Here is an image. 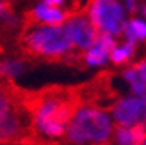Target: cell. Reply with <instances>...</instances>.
I'll list each match as a JSON object with an SVG mask.
<instances>
[{"label": "cell", "mask_w": 146, "mask_h": 145, "mask_svg": "<svg viewBox=\"0 0 146 145\" xmlns=\"http://www.w3.org/2000/svg\"><path fill=\"white\" fill-rule=\"evenodd\" d=\"M21 108L31 117L33 130L47 137L63 135L83 99L80 90L50 87L39 91H21Z\"/></svg>", "instance_id": "6da1fadb"}, {"label": "cell", "mask_w": 146, "mask_h": 145, "mask_svg": "<svg viewBox=\"0 0 146 145\" xmlns=\"http://www.w3.org/2000/svg\"><path fill=\"white\" fill-rule=\"evenodd\" d=\"M128 132H130L131 145H143L146 142V124L145 122H138V124L128 127Z\"/></svg>", "instance_id": "4fadbf2b"}, {"label": "cell", "mask_w": 146, "mask_h": 145, "mask_svg": "<svg viewBox=\"0 0 146 145\" xmlns=\"http://www.w3.org/2000/svg\"><path fill=\"white\" fill-rule=\"evenodd\" d=\"M115 139H117L119 145H131L128 127H120V126H119V127L115 129Z\"/></svg>", "instance_id": "9a60e30c"}, {"label": "cell", "mask_w": 146, "mask_h": 145, "mask_svg": "<svg viewBox=\"0 0 146 145\" xmlns=\"http://www.w3.org/2000/svg\"><path fill=\"white\" fill-rule=\"evenodd\" d=\"M112 122L104 111L83 104L76 109L67 126V139L72 144H104L110 139Z\"/></svg>", "instance_id": "3957f363"}, {"label": "cell", "mask_w": 146, "mask_h": 145, "mask_svg": "<svg viewBox=\"0 0 146 145\" xmlns=\"http://www.w3.org/2000/svg\"><path fill=\"white\" fill-rule=\"evenodd\" d=\"M115 122L120 127H131L146 116V96H128L117 101L112 108Z\"/></svg>", "instance_id": "8992f818"}, {"label": "cell", "mask_w": 146, "mask_h": 145, "mask_svg": "<svg viewBox=\"0 0 146 145\" xmlns=\"http://www.w3.org/2000/svg\"><path fill=\"white\" fill-rule=\"evenodd\" d=\"M107 57H109L107 52H104L98 46H93L88 49V52L83 56V59H84V62L89 64V65H102V64H106Z\"/></svg>", "instance_id": "7c38bea8"}, {"label": "cell", "mask_w": 146, "mask_h": 145, "mask_svg": "<svg viewBox=\"0 0 146 145\" xmlns=\"http://www.w3.org/2000/svg\"><path fill=\"white\" fill-rule=\"evenodd\" d=\"M143 13H145V16H146V7H145V10H143Z\"/></svg>", "instance_id": "d6986e66"}, {"label": "cell", "mask_w": 146, "mask_h": 145, "mask_svg": "<svg viewBox=\"0 0 146 145\" xmlns=\"http://www.w3.org/2000/svg\"><path fill=\"white\" fill-rule=\"evenodd\" d=\"M63 30L67 33L68 39L80 49H89L94 46L98 39V30L93 26V23L83 15H67Z\"/></svg>", "instance_id": "5b68a950"}, {"label": "cell", "mask_w": 146, "mask_h": 145, "mask_svg": "<svg viewBox=\"0 0 146 145\" xmlns=\"http://www.w3.org/2000/svg\"><path fill=\"white\" fill-rule=\"evenodd\" d=\"M23 70H25V64L21 62V60H16V59L0 62V75H3L7 78L16 77V75L23 73Z\"/></svg>", "instance_id": "8fae6325"}, {"label": "cell", "mask_w": 146, "mask_h": 145, "mask_svg": "<svg viewBox=\"0 0 146 145\" xmlns=\"http://www.w3.org/2000/svg\"><path fill=\"white\" fill-rule=\"evenodd\" d=\"M72 46L65 30L58 26H33L23 30L20 36V47L29 57L63 59L70 54Z\"/></svg>", "instance_id": "7a4b0ae2"}, {"label": "cell", "mask_w": 146, "mask_h": 145, "mask_svg": "<svg viewBox=\"0 0 146 145\" xmlns=\"http://www.w3.org/2000/svg\"><path fill=\"white\" fill-rule=\"evenodd\" d=\"M21 91L23 90L15 87L10 82V78L0 75V121L5 119L15 109L21 108Z\"/></svg>", "instance_id": "52a82bcc"}, {"label": "cell", "mask_w": 146, "mask_h": 145, "mask_svg": "<svg viewBox=\"0 0 146 145\" xmlns=\"http://www.w3.org/2000/svg\"><path fill=\"white\" fill-rule=\"evenodd\" d=\"M89 21L96 30L107 34H120L123 30V8L117 0H89Z\"/></svg>", "instance_id": "277c9868"}, {"label": "cell", "mask_w": 146, "mask_h": 145, "mask_svg": "<svg viewBox=\"0 0 146 145\" xmlns=\"http://www.w3.org/2000/svg\"><path fill=\"white\" fill-rule=\"evenodd\" d=\"M62 2H63V0H49V2H47V5H49V7H55V5H60Z\"/></svg>", "instance_id": "ac0fdd59"}, {"label": "cell", "mask_w": 146, "mask_h": 145, "mask_svg": "<svg viewBox=\"0 0 146 145\" xmlns=\"http://www.w3.org/2000/svg\"><path fill=\"white\" fill-rule=\"evenodd\" d=\"M127 8L130 11H135L136 10V0H127Z\"/></svg>", "instance_id": "e0dca14e"}, {"label": "cell", "mask_w": 146, "mask_h": 145, "mask_svg": "<svg viewBox=\"0 0 146 145\" xmlns=\"http://www.w3.org/2000/svg\"><path fill=\"white\" fill-rule=\"evenodd\" d=\"M11 5L8 0H0V20L2 18H10Z\"/></svg>", "instance_id": "2e32d148"}, {"label": "cell", "mask_w": 146, "mask_h": 145, "mask_svg": "<svg viewBox=\"0 0 146 145\" xmlns=\"http://www.w3.org/2000/svg\"><path fill=\"white\" fill-rule=\"evenodd\" d=\"M133 52H135V44L133 42H125L122 47H115L109 54V57L114 64H123L133 56Z\"/></svg>", "instance_id": "30bf717a"}, {"label": "cell", "mask_w": 146, "mask_h": 145, "mask_svg": "<svg viewBox=\"0 0 146 145\" xmlns=\"http://www.w3.org/2000/svg\"><path fill=\"white\" fill-rule=\"evenodd\" d=\"M143 145H146V142H145V144H143Z\"/></svg>", "instance_id": "ffe728a7"}, {"label": "cell", "mask_w": 146, "mask_h": 145, "mask_svg": "<svg viewBox=\"0 0 146 145\" xmlns=\"http://www.w3.org/2000/svg\"><path fill=\"white\" fill-rule=\"evenodd\" d=\"M123 78L130 83L131 90L138 96H146V59L125 70Z\"/></svg>", "instance_id": "ba28073f"}, {"label": "cell", "mask_w": 146, "mask_h": 145, "mask_svg": "<svg viewBox=\"0 0 146 145\" xmlns=\"http://www.w3.org/2000/svg\"><path fill=\"white\" fill-rule=\"evenodd\" d=\"M122 31L127 38V42L135 44L138 39H146V23L141 20H131L123 25Z\"/></svg>", "instance_id": "9c48e42d"}, {"label": "cell", "mask_w": 146, "mask_h": 145, "mask_svg": "<svg viewBox=\"0 0 146 145\" xmlns=\"http://www.w3.org/2000/svg\"><path fill=\"white\" fill-rule=\"evenodd\" d=\"M94 46H98L104 52L110 54V52L115 49V41H114V38L110 36V34H107V33H99V34H98V39L94 42Z\"/></svg>", "instance_id": "5bb4252c"}]
</instances>
